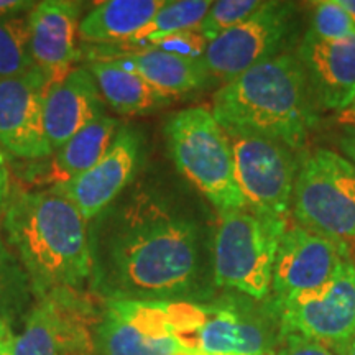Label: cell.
Here are the masks:
<instances>
[{"instance_id": "6da1fadb", "label": "cell", "mask_w": 355, "mask_h": 355, "mask_svg": "<svg viewBox=\"0 0 355 355\" xmlns=\"http://www.w3.org/2000/svg\"><path fill=\"white\" fill-rule=\"evenodd\" d=\"M89 224L91 293L102 300L202 301V227L165 189L139 184Z\"/></svg>"}, {"instance_id": "7a4b0ae2", "label": "cell", "mask_w": 355, "mask_h": 355, "mask_svg": "<svg viewBox=\"0 0 355 355\" xmlns=\"http://www.w3.org/2000/svg\"><path fill=\"white\" fill-rule=\"evenodd\" d=\"M6 241L30 278L35 301L91 279L89 224L53 191L12 193L2 217Z\"/></svg>"}, {"instance_id": "3957f363", "label": "cell", "mask_w": 355, "mask_h": 355, "mask_svg": "<svg viewBox=\"0 0 355 355\" xmlns=\"http://www.w3.org/2000/svg\"><path fill=\"white\" fill-rule=\"evenodd\" d=\"M211 112L225 133L282 141L300 150L316 125L318 104L296 53H283L225 83Z\"/></svg>"}, {"instance_id": "277c9868", "label": "cell", "mask_w": 355, "mask_h": 355, "mask_svg": "<svg viewBox=\"0 0 355 355\" xmlns=\"http://www.w3.org/2000/svg\"><path fill=\"white\" fill-rule=\"evenodd\" d=\"M222 296L214 301L163 303L176 339L199 355H270L282 344L272 298Z\"/></svg>"}, {"instance_id": "5b68a950", "label": "cell", "mask_w": 355, "mask_h": 355, "mask_svg": "<svg viewBox=\"0 0 355 355\" xmlns=\"http://www.w3.org/2000/svg\"><path fill=\"white\" fill-rule=\"evenodd\" d=\"M168 150L178 171L219 212L245 209L234 176L227 133L206 105L178 110L166 121Z\"/></svg>"}, {"instance_id": "8992f818", "label": "cell", "mask_w": 355, "mask_h": 355, "mask_svg": "<svg viewBox=\"0 0 355 355\" xmlns=\"http://www.w3.org/2000/svg\"><path fill=\"white\" fill-rule=\"evenodd\" d=\"M288 219L241 209L220 216L212 243V279L217 288L255 301L272 295L273 265Z\"/></svg>"}, {"instance_id": "52a82bcc", "label": "cell", "mask_w": 355, "mask_h": 355, "mask_svg": "<svg viewBox=\"0 0 355 355\" xmlns=\"http://www.w3.org/2000/svg\"><path fill=\"white\" fill-rule=\"evenodd\" d=\"M97 311L83 291L61 288L35 301L17 334L6 324L0 355H96Z\"/></svg>"}, {"instance_id": "ba28073f", "label": "cell", "mask_w": 355, "mask_h": 355, "mask_svg": "<svg viewBox=\"0 0 355 355\" xmlns=\"http://www.w3.org/2000/svg\"><path fill=\"white\" fill-rule=\"evenodd\" d=\"M295 222L331 241H355V166L318 148L303 158L293 194Z\"/></svg>"}, {"instance_id": "9c48e42d", "label": "cell", "mask_w": 355, "mask_h": 355, "mask_svg": "<svg viewBox=\"0 0 355 355\" xmlns=\"http://www.w3.org/2000/svg\"><path fill=\"white\" fill-rule=\"evenodd\" d=\"M234 176L248 209L288 219L303 158L282 141L243 133H227Z\"/></svg>"}, {"instance_id": "30bf717a", "label": "cell", "mask_w": 355, "mask_h": 355, "mask_svg": "<svg viewBox=\"0 0 355 355\" xmlns=\"http://www.w3.org/2000/svg\"><path fill=\"white\" fill-rule=\"evenodd\" d=\"M298 32L296 6L263 2L259 10L207 43L202 61L212 78L229 83L247 69L283 55Z\"/></svg>"}, {"instance_id": "8fae6325", "label": "cell", "mask_w": 355, "mask_h": 355, "mask_svg": "<svg viewBox=\"0 0 355 355\" xmlns=\"http://www.w3.org/2000/svg\"><path fill=\"white\" fill-rule=\"evenodd\" d=\"M273 301L283 334H300L327 347L355 334V261L344 259L321 286Z\"/></svg>"}, {"instance_id": "7c38bea8", "label": "cell", "mask_w": 355, "mask_h": 355, "mask_svg": "<svg viewBox=\"0 0 355 355\" xmlns=\"http://www.w3.org/2000/svg\"><path fill=\"white\" fill-rule=\"evenodd\" d=\"M99 355H199L176 339L163 303L104 300L97 326Z\"/></svg>"}, {"instance_id": "4fadbf2b", "label": "cell", "mask_w": 355, "mask_h": 355, "mask_svg": "<svg viewBox=\"0 0 355 355\" xmlns=\"http://www.w3.org/2000/svg\"><path fill=\"white\" fill-rule=\"evenodd\" d=\"M141 140L132 128H119L117 135L99 162L66 183L53 184L50 191L68 199L84 219L91 222L109 209L125 193L140 163Z\"/></svg>"}, {"instance_id": "5bb4252c", "label": "cell", "mask_w": 355, "mask_h": 355, "mask_svg": "<svg viewBox=\"0 0 355 355\" xmlns=\"http://www.w3.org/2000/svg\"><path fill=\"white\" fill-rule=\"evenodd\" d=\"M48 79L33 68L21 76L0 79V146L21 159L50 157L44 130Z\"/></svg>"}, {"instance_id": "9a60e30c", "label": "cell", "mask_w": 355, "mask_h": 355, "mask_svg": "<svg viewBox=\"0 0 355 355\" xmlns=\"http://www.w3.org/2000/svg\"><path fill=\"white\" fill-rule=\"evenodd\" d=\"M347 259V245L288 222L273 265L270 298L283 301L324 285Z\"/></svg>"}, {"instance_id": "2e32d148", "label": "cell", "mask_w": 355, "mask_h": 355, "mask_svg": "<svg viewBox=\"0 0 355 355\" xmlns=\"http://www.w3.org/2000/svg\"><path fill=\"white\" fill-rule=\"evenodd\" d=\"M81 7L69 0H44L26 15L35 68L44 74L48 86L60 83L79 58L76 38Z\"/></svg>"}, {"instance_id": "e0dca14e", "label": "cell", "mask_w": 355, "mask_h": 355, "mask_svg": "<svg viewBox=\"0 0 355 355\" xmlns=\"http://www.w3.org/2000/svg\"><path fill=\"white\" fill-rule=\"evenodd\" d=\"M319 107L344 110L355 97V37L336 42L306 40L296 50Z\"/></svg>"}, {"instance_id": "ac0fdd59", "label": "cell", "mask_w": 355, "mask_h": 355, "mask_svg": "<svg viewBox=\"0 0 355 355\" xmlns=\"http://www.w3.org/2000/svg\"><path fill=\"white\" fill-rule=\"evenodd\" d=\"M105 102L86 66L73 68L60 83L48 87L44 99V130L53 153L71 137L104 115Z\"/></svg>"}, {"instance_id": "d6986e66", "label": "cell", "mask_w": 355, "mask_h": 355, "mask_svg": "<svg viewBox=\"0 0 355 355\" xmlns=\"http://www.w3.org/2000/svg\"><path fill=\"white\" fill-rule=\"evenodd\" d=\"M104 61H114L115 64L140 74L145 81L173 97L201 91L212 81L202 58L180 56L159 48H144Z\"/></svg>"}, {"instance_id": "ffe728a7", "label": "cell", "mask_w": 355, "mask_h": 355, "mask_svg": "<svg viewBox=\"0 0 355 355\" xmlns=\"http://www.w3.org/2000/svg\"><path fill=\"white\" fill-rule=\"evenodd\" d=\"M165 0H107L79 21L78 35L94 46L127 43L150 24Z\"/></svg>"}, {"instance_id": "44dd1931", "label": "cell", "mask_w": 355, "mask_h": 355, "mask_svg": "<svg viewBox=\"0 0 355 355\" xmlns=\"http://www.w3.org/2000/svg\"><path fill=\"white\" fill-rule=\"evenodd\" d=\"M86 68L94 76L105 104L122 115L152 114L176 99L114 61H91Z\"/></svg>"}, {"instance_id": "7402d4cb", "label": "cell", "mask_w": 355, "mask_h": 355, "mask_svg": "<svg viewBox=\"0 0 355 355\" xmlns=\"http://www.w3.org/2000/svg\"><path fill=\"white\" fill-rule=\"evenodd\" d=\"M117 132V119L107 114L101 115L56 150L48 180H51L53 184H60L83 175L107 152Z\"/></svg>"}, {"instance_id": "603a6c76", "label": "cell", "mask_w": 355, "mask_h": 355, "mask_svg": "<svg viewBox=\"0 0 355 355\" xmlns=\"http://www.w3.org/2000/svg\"><path fill=\"white\" fill-rule=\"evenodd\" d=\"M33 298L32 285L24 265L0 235V319L10 327L20 319L25 321L35 304L32 303Z\"/></svg>"}, {"instance_id": "cb8c5ba5", "label": "cell", "mask_w": 355, "mask_h": 355, "mask_svg": "<svg viewBox=\"0 0 355 355\" xmlns=\"http://www.w3.org/2000/svg\"><path fill=\"white\" fill-rule=\"evenodd\" d=\"M33 68L28 17L0 19V79L21 76Z\"/></svg>"}, {"instance_id": "d4e9b609", "label": "cell", "mask_w": 355, "mask_h": 355, "mask_svg": "<svg viewBox=\"0 0 355 355\" xmlns=\"http://www.w3.org/2000/svg\"><path fill=\"white\" fill-rule=\"evenodd\" d=\"M263 6L261 0H219L212 2L209 12L204 17L198 32L202 35L207 43L229 32L230 28L242 24L252 13H255Z\"/></svg>"}, {"instance_id": "484cf974", "label": "cell", "mask_w": 355, "mask_h": 355, "mask_svg": "<svg viewBox=\"0 0 355 355\" xmlns=\"http://www.w3.org/2000/svg\"><path fill=\"white\" fill-rule=\"evenodd\" d=\"M349 37H355L354 21L336 0H326L316 6L308 32L303 38L316 40V42H336Z\"/></svg>"}, {"instance_id": "4316f807", "label": "cell", "mask_w": 355, "mask_h": 355, "mask_svg": "<svg viewBox=\"0 0 355 355\" xmlns=\"http://www.w3.org/2000/svg\"><path fill=\"white\" fill-rule=\"evenodd\" d=\"M207 42L198 30H189V32L176 33L171 37L159 40L150 48H159V50L175 53V55L186 56V58H202L206 51Z\"/></svg>"}, {"instance_id": "83f0119b", "label": "cell", "mask_w": 355, "mask_h": 355, "mask_svg": "<svg viewBox=\"0 0 355 355\" xmlns=\"http://www.w3.org/2000/svg\"><path fill=\"white\" fill-rule=\"evenodd\" d=\"M273 355H336L332 350L318 340L300 334H283L282 344Z\"/></svg>"}, {"instance_id": "f1b7e54d", "label": "cell", "mask_w": 355, "mask_h": 355, "mask_svg": "<svg viewBox=\"0 0 355 355\" xmlns=\"http://www.w3.org/2000/svg\"><path fill=\"white\" fill-rule=\"evenodd\" d=\"M10 194V171H8L6 155H3L2 148H0V219H2L3 212L7 209Z\"/></svg>"}, {"instance_id": "f546056e", "label": "cell", "mask_w": 355, "mask_h": 355, "mask_svg": "<svg viewBox=\"0 0 355 355\" xmlns=\"http://www.w3.org/2000/svg\"><path fill=\"white\" fill-rule=\"evenodd\" d=\"M37 6V2H24V0H0V19L12 15H24Z\"/></svg>"}, {"instance_id": "4dcf8cb0", "label": "cell", "mask_w": 355, "mask_h": 355, "mask_svg": "<svg viewBox=\"0 0 355 355\" xmlns=\"http://www.w3.org/2000/svg\"><path fill=\"white\" fill-rule=\"evenodd\" d=\"M339 146L343 150L345 158L355 166V128L344 127L343 133L339 137Z\"/></svg>"}, {"instance_id": "1f68e13d", "label": "cell", "mask_w": 355, "mask_h": 355, "mask_svg": "<svg viewBox=\"0 0 355 355\" xmlns=\"http://www.w3.org/2000/svg\"><path fill=\"white\" fill-rule=\"evenodd\" d=\"M337 122L343 127H354L355 128V97L350 102L349 107H345L340 112H337Z\"/></svg>"}, {"instance_id": "d6a6232c", "label": "cell", "mask_w": 355, "mask_h": 355, "mask_svg": "<svg viewBox=\"0 0 355 355\" xmlns=\"http://www.w3.org/2000/svg\"><path fill=\"white\" fill-rule=\"evenodd\" d=\"M331 350L336 355H355V334L349 340H345V343L331 347Z\"/></svg>"}, {"instance_id": "836d02e7", "label": "cell", "mask_w": 355, "mask_h": 355, "mask_svg": "<svg viewBox=\"0 0 355 355\" xmlns=\"http://www.w3.org/2000/svg\"><path fill=\"white\" fill-rule=\"evenodd\" d=\"M336 2L344 8V12L347 13L349 19L352 20L355 25V0H336Z\"/></svg>"}, {"instance_id": "e575fe53", "label": "cell", "mask_w": 355, "mask_h": 355, "mask_svg": "<svg viewBox=\"0 0 355 355\" xmlns=\"http://www.w3.org/2000/svg\"><path fill=\"white\" fill-rule=\"evenodd\" d=\"M6 321H2V319H0V332H2V329H3V326H6Z\"/></svg>"}]
</instances>
